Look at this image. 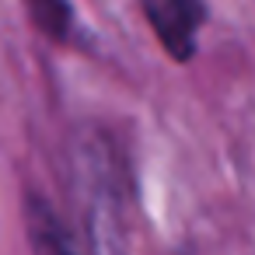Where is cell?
<instances>
[{
	"instance_id": "3957f363",
	"label": "cell",
	"mask_w": 255,
	"mask_h": 255,
	"mask_svg": "<svg viewBox=\"0 0 255 255\" xmlns=\"http://www.w3.org/2000/svg\"><path fill=\"white\" fill-rule=\"evenodd\" d=\"M28 14L53 42H67L74 32V11L67 0H28Z\"/></svg>"
},
{
	"instance_id": "6da1fadb",
	"label": "cell",
	"mask_w": 255,
	"mask_h": 255,
	"mask_svg": "<svg viewBox=\"0 0 255 255\" xmlns=\"http://www.w3.org/2000/svg\"><path fill=\"white\" fill-rule=\"evenodd\" d=\"M140 7L164 53L178 63H189L196 56V35L206 21V4L203 0H140Z\"/></svg>"
},
{
	"instance_id": "7a4b0ae2",
	"label": "cell",
	"mask_w": 255,
	"mask_h": 255,
	"mask_svg": "<svg viewBox=\"0 0 255 255\" xmlns=\"http://www.w3.org/2000/svg\"><path fill=\"white\" fill-rule=\"evenodd\" d=\"M25 231H28L32 255H74L70 231L63 227L60 213L39 192H28L25 196Z\"/></svg>"
}]
</instances>
